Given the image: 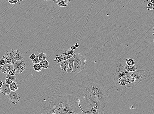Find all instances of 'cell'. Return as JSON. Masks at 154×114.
I'll list each match as a JSON object with an SVG mask.
<instances>
[{"label":"cell","instance_id":"19","mask_svg":"<svg viewBox=\"0 0 154 114\" xmlns=\"http://www.w3.org/2000/svg\"><path fill=\"white\" fill-rule=\"evenodd\" d=\"M126 65L130 66H134L135 61L132 58H126Z\"/></svg>","mask_w":154,"mask_h":114},{"label":"cell","instance_id":"32","mask_svg":"<svg viewBox=\"0 0 154 114\" xmlns=\"http://www.w3.org/2000/svg\"><path fill=\"white\" fill-rule=\"evenodd\" d=\"M62 0H53V2L55 4H57L59 2Z\"/></svg>","mask_w":154,"mask_h":114},{"label":"cell","instance_id":"39","mask_svg":"<svg viewBox=\"0 0 154 114\" xmlns=\"http://www.w3.org/2000/svg\"><path fill=\"white\" fill-rule=\"evenodd\" d=\"M68 1L69 2H70V0H68Z\"/></svg>","mask_w":154,"mask_h":114},{"label":"cell","instance_id":"12","mask_svg":"<svg viewBox=\"0 0 154 114\" xmlns=\"http://www.w3.org/2000/svg\"><path fill=\"white\" fill-rule=\"evenodd\" d=\"M2 58L5 60L6 63L10 64H11L13 65L16 61L14 58L10 56H7V55H4Z\"/></svg>","mask_w":154,"mask_h":114},{"label":"cell","instance_id":"3","mask_svg":"<svg viewBox=\"0 0 154 114\" xmlns=\"http://www.w3.org/2000/svg\"><path fill=\"white\" fill-rule=\"evenodd\" d=\"M78 88L83 91L84 97L90 96L105 104L108 102L109 99L108 90L97 79L84 80L78 86Z\"/></svg>","mask_w":154,"mask_h":114},{"label":"cell","instance_id":"29","mask_svg":"<svg viewBox=\"0 0 154 114\" xmlns=\"http://www.w3.org/2000/svg\"><path fill=\"white\" fill-rule=\"evenodd\" d=\"M36 55L35 54H34V53H33V54H31V55H30V56H29V58H30V59L31 60H33L36 58Z\"/></svg>","mask_w":154,"mask_h":114},{"label":"cell","instance_id":"16","mask_svg":"<svg viewBox=\"0 0 154 114\" xmlns=\"http://www.w3.org/2000/svg\"><path fill=\"white\" fill-rule=\"evenodd\" d=\"M40 64L42 68L46 69H48V68L49 63L48 60H45L40 62Z\"/></svg>","mask_w":154,"mask_h":114},{"label":"cell","instance_id":"17","mask_svg":"<svg viewBox=\"0 0 154 114\" xmlns=\"http://www.w3.org/2000/svg\"><path fill=\"white\" fill-rule=\"evenodd\" d=\"M57 4L60 7H66L68 4V0H63L59 2Z\"/></svg>","mask_w":154,"mask_h":114},{"label":"cell","instance_id":"33","mask_svg":"<svg viewBox=\"0 0 154 114\" xmlns=\"http://www.w3.org/2000/svg\"><path fill=\"white\" fill-rule=\"evenodd\" d=\"M76 48H76L75 45L72 46L70 47L71 50H76Z\"/></svg>","mask_w":154,"mask_h":114},{"label":"cell","instance_id":"31","mask_svg":"<svg viewBox=\"0 0 154 114\" xmlns=\"http://www.w3.org/2000/svg\"><path fill=\"white\" fill-rule=\"evenodd\" d=\"M6 61L4 59L2 58L0 60V65L1 66H4L6 64Z\"/></svg>","mask_w":154,"mask_h":114},{"label":"cell","instance_id":"22","mask_svg":"<svg viewBox=\"0 0 154 114\" xmlns=\"http://www.w3.org/2000/svg\"><path fill=\"white\" fill-rule=\"evenodd\" d=\"M34 69L36 72H39L42 70V67L40 64H36L34 65L33 66Z\"/></svg>","mask_w":154,"mask_h":114},{"label":"cell","instance_id":"41","mask_svg":"<svg viewBox=\"0 0 154 114\" xmlns=\"http://www.w3.org/2000/svg\"><path fill=\"white\" fill-rule=\"evenodd\" d=\"M153 42H154V39L153 40Z\"/></svg>","mask_w":154,"mask_h":114},{"label":"cell","instance_id":"5","mask_svg":"<svg viewBox=\"0 0 154 114\" xmlns=\"http://www.w3.org/2000/svg\"><path fill=\"white\" fill-rule=\"evenodd\" d=\"M74 57V66L72 72L74 73H79L85 68L86 57L80 53L76 54Z\"/></svg>","mask_w":154,"mask_h":114},{"label":"cell","instance_id":"15","mask_svg":"<svg viewBox=\"0 0 154 114\" xmlns=\"http://www.w3.org/2000/svg\"><path fill=\"white\" fill-rule=\"evenodd\" d=\"M10 87L11 91L15 92L18 89V85L17 82H14L10 84Z\"/></svg>","mask_w":154,"mask_h":114},{"label":"cell","instance_id":"2","mask_svg":"<svg viewBox=\"0 0 154 114\" xmlns=\"http://www.w3.org/2000/svg\"><path fill=\"white\" fill-rule=\"evenodd\" d=\"M116 70L113 84L114 89L117 92L128 88H134L140 82L147 79L150 76V72L148 69L137 70L132 72H128L119 62L116 63Z\"/></svg>","mask_w":154,"mask_h":114},{"label":"cell","instance_id":"8","mask_svg":"<svg viewBox=\"0 0 154 114\" xmlns=\"http://www.w3.org/2000/svg\"><path fill=\"white\" fill-rule=\"evenodd\" d=\"M8 98L14 104L18 103L20 99V96L18 92L11 91L8 95Z\"/></svg>","mask_w":154,"mask_h":114},{"label":"cell","instance_id":"7","mask_svg":"<svg viewBox=\"0 0 154 114\" xmlns=\"http://www.w3.org/2000/svg\"><path fill=\"white\" fill-rule=\"evenodd\" d=\"M14 69L18 74H21L26 68V64L22 60H16L13 64Z\"/></svg>","mask_w":154,"mask_h":114},{"label":"cell","instance_id":"10","mask_svg":"<svg viewBox=\"0 0 154 114\" xmlns=\"http://www.w3.org/2000/svg\"><path fill=\"white\" fill-rule=\"evenodd\" d=\"M11 92L10 84H7L6 82H4L3 86L0 88L1 93L6 96L9 94Z\"/></svg>","mask_w":154,"mask_h":114},{"label":"cell","instance_id":"40","mask_svg":"<svg viewBox=\"0 0 154 114\" xmlns=\"http://www.w3.org/2000/svg\"><path fill=\"white\" fill-rule=\"evenodd\" d=\"M44 1H48V0H44Z\"/></svg>","mask_w":154,"mask_h":114},{"label":"cell","instance_id":"35","mask_svg":"<svg viewBox=\"0 0 154 114\" xmlns=\"http://www.w3.org/2000/svg\"><path fill=\"white\" fill-rule=\"evenodd\" d=\"M0 88L2 87V86L3 85V84H4V82H2L0 81Z\"/></svg>","mask_w":154,"mask_h":114},{"label":"cell","instance_id":"21","mask_svg":"<svg viewBox=\"0 0 154 114\" xmlns=\"http://www.w3.org/2000/svg\"><path fill=\"white\" fill-rule=\"evenodd\" d=\"M62 54L66 55H72L74 57L76 55V53L74 50H65V52H63Z\"/></svg>","mask_w":154,"mask_h":114},{"label":"cell","instance_id":"9","mask_svg":"<svg viewBox=\"0 0 154 114\" xmlns=\"http://www.w3.org/2000/svg\"><path fill=\"white\" fill-rule=\"evenodd\" d=\"M14 69L13 65L6 63L4 66H1L0 70L2 73L4 74H8L11 70Z\"/></svg>","mask_w":154,"mask_h":114},{"label":"cell","instance_id":"28","mask_svg":"<svg viewBox=\"0 0 154 114\" xmlns=\"http://www.w3.org/2000/svg\"><path fill=\"white\" fill-rule=\"evenodd\" d=\"M8 2L11 4H14L18 2V0H8Z\"/></svg>","mask_w":154,"mask_h":114},{"label":"cell","instance_id":"25","mask_svg":"<svg viewBox=\"0 0 154 114\" xmlns=\"http://www.w3.org/2000/svg\"><path fill=\"white\" fill-rule=\"evenodd\" d=\"M32 62L34 64H40V62L38 56H36V57L33 60H32Z\"/></svg>","mask_w":154,"mask_h":114},{"label":"cell","instance_id":"38","mask_svg":"<svg viewBox=\"0 0 154 114\" xmlns=\"http://www.w3.org/2000/svg\"><path fill=\"white\" fill-rule=\"evenodd\" d=\"M23 0H18V2H22V1Z\"/></svg>","mask_w":154,"mask_h":114},{"label":"cell","instance_id":"30","mask_svg":"<svg viewBox=\"0 0 154 114\" xmlns=\"http://www.w3.org/2000/svg\"><path fill=\"white\" fill-rule=\"evenodd\" d=\"M5 82L7 84H10L13 82L12 80L10 79H8V78H6Z\"/></svg>","mask_w":154,"mask_h":114},{"label":"cell","instance_id":"13","mask_svg":"<svg viewBox=\"0 0 154 114\" xmlns=\"http://www.w3.org/2000/svg\"><path fill=\"white\" fill-rule=\"evenodd\" d=\"M60 67L63 70H64L66 72L68 68L69 64L67 60L62 61L60 63Z\"/></svg>","mask_w":154,"mask_h":114},{"label":"cell","instance_id":"11","mask_svg":"<svg viewBox=\"0 0 154 114\" xmlns=\"http://www.w3.org/2000/svg\"><path fill=\"white\" fill-rule=\"evenodd\" d=\"M74 57H73L67 60L69 64L68 68L66 71L67 72L68 74H70V73L72 72V71H73V66H74Z\"/></svg>","mask_w":154,"mask_h":114},{"label":"cell","instance_id":"24","mask_svg":"<svg viewBox=\"0 0 154 114\" xmlns=\"http://www.w3.org/2000/svg\"><path fill=\"white\" fill-rule=\"evenodd\" d=\"M147 9L148 11L153 10L154 9V4L151 2L148 4L147 5Z\"/></svg>","mask_w":154,"mask_h":114},{"label":"cell","instance_id":"20","mask_svg":"<svg viewBox=\"0 0 154 114\" xmlns=\"http://www.w3.org/2000/svg\"><path fill=\"white\" fill-rule=\"evenodd\" d=\"M62 61L66 60L71 58L73 57L72 55H66L65 54H62L60 56Z\"/></svg>","mask_w":154,"mask_h":114},{"label":"cell","instance_id":"18","mask_svg":"<svg viewBox=\"0 0 154 114\" xmlns=\"http://www.w3.org/2000/svg\"><path fill=\"white\" fill-rule=\"evenodd\" d=\"M39 59L40 62L46 60V54L44 53H40L38 55Z\"/></svg>","mask_w":154,"mask_h":114},{"label":"cell","instance_id":"23","mask_svg":"<svg viewBox=\"0 0 154 114\" xmlns=\"http://www.w3.org/2000/svg\"><path fill=\"white\" fill-rule=\"evenodd\" d=\"M6 78H8V79H11V80L13 81V82L15 81L16 79V76L11 75L9 74H7V75H6Z\"/></svg>","mask_w":154,"mask_h":114},{"label":"cell","instance_id":"4","mask_svg":"<svg viewBox=\"0 0 154 114\" xmlns=\"http://www.w3.org/2000/svg\"><path fill=\"white\" fill-rule=\"evenodd\" d=\"M85 99L87 103L90 105H92L95 104L96 106L91 109L88 108L83 110L84 114H103L105 104L99 102L90 96H86Z\"/></svg>","mask_w":154,"mask_h":114},{"label":"cell","instance_id":"27","mask_svg":"<svg viewBox=\"0 0 154 114\" xmlns=\"http://www.w3.org/2000/svg\"><path fill=\"white\" fill-rule=\"evenodd\" d=\"M16 70L14 69H13V70H11L9 72V74L11 75L16 76Z\"/></svg>","mask_w":154,"mask_h":114},{"label":"cell","instance_id":"36","mask_svg":"<svg viewBox=\"0 0 154 114\" xmlns=\"http://www.w3.org/2000/svg\"><path fill=\"white\" fill-rule=\"evenodd\" d=\"M150 2L151 3L154 4V0H150Z\"/></svg>","mask_w":154,"mask_h":114},{"label":"cell","instance_id":"34","mask_svg":"<svg viewBox=\"0 0 154 114\" xmlns=\"http://www.w3.org/2000/svg\"><path fill=\"white\" fill-rule=\"evenodd\" d=\"M75 46L77 48H78L79 47V45L78 44V43H76V44H75Z\"/></svg>","mask_w":154,"mask_h":114},{"label":"cell","instance_id":"6","mask_svg":"<svg viewBox=\"0 0 154 114\" xmlns=\"http://www.w3.org/2000/svg\"><path fill=\"white\" fill-rule=\"evenodd\" d=\"M4 55L10 56L16 60H22L24 58L22 52L16 49H12L7 51L5 53Z\"/></svg>","mask_w":154,"mask_h":114},{"label":"cell","instance_id":"14","mask_svg":"<svg viewBox=\"0 0 154 114\" xmlns=\"http://www.w3.org/2000/svg\"><path fill=\"white\" fill-rule=\"evenodd\" d=\"M124 68L128 72H134L137 70L136 67L134 66H130L126 65L124 67Z\"/></svg>","mask_w":154,"mask_h":114},{"label":"cell","instance_id":"1","mask_svg":"<svg viewBox=\"0 0 154 114\" xmlns=\"http://www.w3.org/2000/svg\"><path fill=\"white\" fill-rule=\"evenodd\" d=\"M80 102L73 94L57 95L44 99L39 110L42 114H84Z\"/></svg>","mask_w":154,"mask_h":114},{"label":"cell","instance_id":"37","mask_svg":"<svg viewBox=\"0 0 154 114\" xmlns=\"http://www.w3.org/2000/svg\"><path fill=\"white\" fill-rule=\"evenodd\" d=\"M153 35L154 36V26L153 27Z\"/></svg>","mask_w":154,"mask_h":114},{"label":"cell","instance_id":"42","mask_svg":"<svg viewBox=\"0 0 154 114\" xmlns=\"http://www.w3.org/2000/svg\"><path fill=\"white\" fill-rule=\"evenodd\" d=\"M149 0H146V1H148Z\"/></svg>","mask_w":154,"mask_h":114},{"label":"cell","instance_id":"26","mask_svg":"<svg viewBox=\"0 0 154 114\" xmlns=\"http://www.w3.org/2000/svg\"><path fill=\"white\" fill-rule=\"evenodd\" d=\"M54 60V61L57 62V63H59L62 61L60 57L58 55H56V58Z\"/></svg>","mask_w":154,"mask_h":114}]
</instances>
